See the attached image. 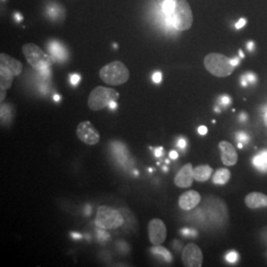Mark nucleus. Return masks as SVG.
Masks as SVG:
<instances>
[{
    "instance_id": "f257e3e1",
    "label": "nucleus",
    "mask_w": 267,
    "mask_h": 267,
    "mask_svg": "<svg viewBox=\"0 0 267 267\" xmlns=\"http://www.w3.org/2000/svg\"><path fill=\"white\" fill-rule=\"evenodd\" d=\"M100 78L109 85H121L128 81L130 72L128 67L119 60L104 65L99 71Z\"/></svg>"
},
{
    "instance_id": "f03ea898",
    "label": "nucleus",
    "mask_w": 267,
    "mask_h": 267,
    "mask_svg": "<svg viewBox=\"0 0 267 267\" xmlns=\"http://www.w3.org/2000/svg\"><path fill=\"white\" fill-rule=\"evenodd\" d=\"M174 9L167 21L178 31L188 30L193 24V13L187 0H174Z\"/></svg>"
},
{
    "instance_id": "7ed1b4c3",
    "label": "nucleus",
    "mask_w": 267,
    "mask_h": 267,
    "mask_svg": "<svg viewBox=\"0 0 267 267\" xmlns=\"http://www.w3.org/2000/svg\"><path fill=\"white\" fill-rule=\"evenodd\" d=\"M204 65L211 74L218 77L229 76L233 73L236 67L232 64L231 59L218 53H211L207 55L204 59Z\"/></svg>"
},
{
    "instance_id": "20e7f679",
    "label": "nucleus",
    "mask_w": 267,
    "mask_h": 267,
    "mask_svg": "<svg viewBox=\"0 0 267 267\" xmlns=\"http://www.w3.org/2000/svg\"><path fill=\"white\" fill-rule=\"evenodd\" d=\"M94 223L103 230H116L123 226L124 217L117 209L100 206L97 210Z\"/></svg>"
},
{
    "instance_id": "39448f33",
    "label": "nucleus",
    "mask_w": 267,
    "mask_h": 267,
    "mask_svg": "<svg viewBox=\"0 0 267 267\" xmlns=\"http://www.w3.org/2000/svg\"><path fill=\"white\" fill-rule=\"evenodd\" d=\"M22 52L28 63L36 70L42 71L48 69L53 63L52 57L46 54L40 47L33 43L25 44L22 47Z\"/></svg>"
},
{
    "instance_id": "423d86ee",
    "label": "nucleus",
    "mask_w": 267,
    "mask_h": 267,
    "mask_svg": "<svg viewBox=\"0 0 267 267\" xmlns=\"http://www.w3.org/2000/svg\"><path fill=\"white\" fill-rule=\"evenodd\" d=\"M118 99V91L115 89L97 86L89 94L88 107L93 111H100L108 107L112 101H117Z\"/></svg>"
},
{
    "instance_id": "0eeeda50",
    "label": "nucleus",
    "mask_w": 267,
    "mask_h": 267,
    "mask_svg": "<svg viewBox=\"0 0 267 267\" xmlns=\"http://www.w3.org/2000/svg\"><path fill=\"white\" fill-rule=\"evenodd\" d=\"M76 135L82 143L88 146H95L100 141L99 132L89 121H83L78 124L76 128Z\"/></svg>"
},
{
    "instance_id": "6e6552de",
    "label": "nucleus",
    "mask_w": 267,
    "mask_h": 267,
    "mask_svg": "<svg viewBox=\"0 0 267 267\" xmlns=\"http://www.w3.org/2000/svg\"><path fill=\"white\" fill-rule=\"evenodd\" d=\"M148 238L152 245H161L166 239V227L160 219H152L148 225Z\"/></svg>"
},
{
    "instance_id": "1a4fd4ad",
    "label": "nucleus",
    "mask_w": 267,
    "mask_h": 267,
    "mask_svg": "<svg viewBox=\"0 0 267 267\" xmlns=\"http://www.w3.org/2000/svg\"><path fill=\"white\" fill-rule=\"evenodd\" d=\"M182 261L185 266H202L203 253L201 248L195 243H188L182 251Z\"/></svg>"
},
{
    "instance_id": "9d476101",
    "label": "nucleus",
    "mask_w": 267,
    "mask_h": 267,
    "mask_svg": "<svg viewBox=\"0 0 267 267\" xmlns=\"http://www.w3.org/2000/svg\"><path fill=\"white\" fill-rule=\"evenodd\" d=\"M111 152L114 159L121 166H129L131 162V154L128 148L121 142L115 141L111 143Z\"/></svg>"
},
{
    "instance_id": "9b49d317",
    "label": "nucleus",
    "mask_w": 267,
    "mask_h": 267,
    "mask_svg": "<svg viewBox=\"0 0 267 267\" xmlns=\"http://www.w3.org/2000/svg\"><path fill=\"white\" fill-rule=\"evenodd\" d=\"M194 180V168L191 163H186L178 171L174 178V183L180 188L190 187Z\"/></svg>"
},
{
    "instance_id": "f8f14e48",
    "label": "nucleus",
    "mask_w": 267,
    "mask_h": 267,
    "mask_svg": "<svg viewBox=\"0 0 267 267\" xmlns=\"http://www.w3.org/2000/svg\"><path fill=\"white\" fill-rule=\"evenodd\" d=\"M219 148L221 149V158L222 162L227 166L235 165L237 162V152L234 146L226 141H223L219 144Z\"/></svg>"
},
{
    "instance_id": "ddd939ff",
    "label": "nucleus",
    "mask_w": 267,
    "mask_h": 267,
    "mask_svg": "<svg viewBox=\"0 0 267 267\" xmlns=\"http://www.w3.org/2000/svg\"><path fill=\"white\" fill-rule=\"evenodd\" d=\"M201 201V195L194 190L183 193L178 200V205L182 210L188 211L196 207Z\"/></svg>"
},
{
    "instance_id": "4468645a",
    "label": "nucleus",
    "mask_w": 267,
    "mask_h": 267,
    "mask_svg": "<svg viewBox=\"0 0 267 267\" xmlns=\"http://www.w3.org/2000/svg\"><path fill=\"white\" fill-rule=\"evenodd\" d=\"M0 66L2 67H5L7 68L8 70H10L14 76L16 75H19L22 71V68H23V65L22 63L10 56H8L7 54H4L2 53L0 55Z\"/></svg>"
},
{
    "instance_id": "2eb2a0df",
    "label": "nucleus",
    "mask_w": 267,
    "mask_h": 267,
    "mask_svg": "<svg viewBox=\"0 0 267 267\" xmlns=\"http://www.w3.org/2000/svg\"><path fill=\"white\" fill-rule=\"evenodd\" d=\"M244 202L250 209L267 207V195L260 192H252L245 197Z\"/></svg>"
},
{
    "instance_id": "dca6fc26",
    "label": "nucleus",
    "mask_w": 267,
    "mask_h": 267,
    "mask_svg": "<svg viewBox=\"0 0 267 267\" xmlns=\"http://www.w3.org/2000/svg\"><path fill=\"white\" fill-rule=\"evenodd\" d=\"M213 172V168L210 165H199L194 168V179L199 182L207 181L211 177Z\"/></svg>"
},
{
    "instance_id": "f3484780",
    "label": "nucleus",
    "mask_w": 267,
    "mask_h": 267,
    "mask_svg": "<svg viewBox=\"0 0 267 267\" xmlns=\"http://www.w3.org/2000/svg\"><path fill=\"white\" fill-rule=\"evenodd\" d=\"M14 74L5 67L0 66V87L1 89L10 88L12 86Z\"/></svg>"
},
{
    "instance_id": "a211bd4d",
    "label": "nucleus",
    "mask_w": 267,
    "mask_h": 267,
    "mask_svg": "<svg viewBox=\"0 0 267 267\" xmlns=\"http://www.w3.org/2000/svg\"><path fill=\"white\" fill-rule=\"evenodd\" d=\"M252 164L261 172H267V149L257 153L252 158Z\"/></svg>"
},
{
    "instance_id": "6ab92c4d",
    "label": "nucleus",
    "mask_w": 267,
    "mask_h": 267,
    "mask_svg": "<svg viewBox=\"0 0 267 267\" xmlns=\"http://www.w3.org/2000/svg\"><path fill=\"white\" fill-rule=\"evenodd\" d=\"M230 178H231V172L229 169L220 168L215 172L212 180H213V183L217 185H224L230 180Z\"/></svg>"
},
{
    "instance_id": "aec40b11",
    "label": "nucleus",
    "mask_w": 267,
    "mask_h": 267,
    "mask_svg": "<svg viewBox=\"0 0 267 267\" xmlns=\"http://www.w3.org/2000/svg\"><path fill=\"white\" fill-rule=\"evenodd\" d=\"M49 50L55 59L58 60L66 59V51L58 42H51Z\"/></svg>"
},
{
    "instance_id": "412c9836",
    "label": "nucleus",
    "mask_w": 267,
    "mask_h": 267,
    "mask_svg": "<svg viewBox=\"0 0 267 267\" xmlns=\"http://www.w3.org/2000/svg\"><path fill=\"white\" fill-rule=\"evenodd\" d=\"M151 252L156 254V255H159L161 256L165 261L167 262H170L172 261V256H171V253L163 246H160V245H153V247L151 248Z\"/></svg>"
},
{
    "instance_id": "4be33fe9",
    "label": "nucleus",
    "mask_w": 267,
    "mask_h": 267,
    "mask_svg": "<svg viewBox=\"0 0 267 267\" xmlns=\"http://www.w3.org/2000/svg\"><path fill=\"white\" fill-rule=\"evenodd\" d=\"M174 0H164L162 3V11L164 13V15L166 16V18L170 17V15L173 12L174 9Z\"/></svg>"
},
{
    "instance_id": "5701e85b",
    "label": "nucleus",
    "mask_w": 267,
    "mask_h": 267,
    "mask_svg": "<svg viewBox=\"0 0 267 267\" xmlns=\"http://www.w3.org/2000/svg\"><path fill=\"white\" fill-rule=\"evenodd\" d=\"M256 75L252 72H247L241 76V85L247 86L248 83H255L256 82Z\"/></svg>"
},
{
    "instance_id": "b1692460",
    "label": "nucleus",
    "mask_w": 267,
    "mask_h": 267,
    "mask_svg": "<svg viewBox=\"0 0 267 267\" xmlns=\"http://www.w3.org/2000/svg\"><path fill=\"white\" fill-rule=\"evenodd\" d=\"M237 140L239 143H242L243 145H246L249 142V137L244 132H238L237 133Z\"/></svg>"
},
{
    "instance_id": "393cba45",
    "label": "nucleus",
    "mask_w": 267,
    "mask_h": 267,
    "mask_svg": "<svg viewBox=\"0 0 267 267\" xmlns=\"http://www.w3.org/2000/svg\"><path fill=\"white\" fill-rule=\"evenodd\" d=\"M237 258H238V254H237V251H230L226 256L227 261H229L230 263L237 262Z\"/></svg>"
},
{
    "instance_id": "a878e982",
    "label": "nucleus",
    "mask_w": 267,
    "mask_h": 267,
    "mask_svg": "<svg viewBox=\"0 0 267 267\" xmlns=\"http://www.w3.org/2000/svg\"><path fill=\"white\" fill-rule=\"evenodd\" d=\"M231 103V98L227 95H224L220 98V104L223 106H228Z\"/></svg>"
},
{
    "instance_id": "bb28decb",
    "label": "nucleus",
    "mask_w": 267,
    "mask_h": 267,
    "mask_svg": "<svg viewBox=\"0 0 267 267\" xmlns=\"http://www.w3.org/2000/svg\"><path fill=\"white\" fill-rule=\"evenodd\" d=\"M69 78H70V82H71V84H73V85H76V84L79 82V80H80V76H79L78 74H76V73L71 74Z\"/></svg>"
},
{
    "instance_id": "cd10ccee",
    "label": "nucleus",
    "mask_w": 267,
    "mask_h": 267,
    "mask_svg": "<svg viewBox=\"0 0 267 267\" xmlns=\"http://www.w3.org/2000/svg\"><path fill=\"white\" fill-rule=\"evenodd\" d=\"M161 78H162V74L160 72H155L152 76V79L155 83H159L161 81Z\"/></svg>"
},
{
    "instance_id": "c85d7f7f",
    "label": "nucleus",
    "mask_w": 267,
    "mask_h": 267,
    "mask_svg": "<svg viewBox=\"0 0 267 267\" xmlns=\"http://www.w3.org/2000/svg\"><path fill=\"white\" fill-rule=\"evenodd\" d=\"M245 23H246V20H245L244 18H240V19L238 20V22L236 24V29H240V28H242V27L245 25Z\"/></svg>"
},
{
    "instance_id": "c756f323",
    "label": "nucleus",
    "mask_w": 267,
    "mask_h": 267,
    "mask_svg": "<svg viewBox=\"0 0 267 267\" xmlns=\"http://www.w3.org/2000/svg\"><path fill=\"white\" fill-rule=\"evenodd\" d=\"M182 234L185 235V236H189V235H191V236H196V235H197V234L195 233V231H190V230H188V229H184V230H182Z\"/></svg>"
},
{
    "instance_id": "7c9ffc66",
    "label": "nucleus",
    "mask_w": 267,
    "mask_h": 267,
    "mask_svg": "<svg viewBox=\"0 0 267 267\" xmlns=\"http://www.w3.org/2000/svg\"><path fill=\"white\" fill-rule=\"evenodd\" d=\"M207 127H205V126H200V127H199V129H198V133H199L200 135H202V136L206 135V134H207Z\"/></svg>"
},
{
    "instance_id": "2f4dec72",
    "label": "nucleus",
    "mask_w": 267,
    "mask_h": 267,
    "mask_svg": "<svg viewBox=\"0 0 267 267\" xmlns=\"http://www.w3.org/2000/svg\"><path fill=\"white\" fill-rule=\"evenodd\" d=\"M162 151H163V148H161V147L155 148V149H154V154H155V156H157V157L161 156V155H162Z\"/></svg>"
},
{
    "instance_id": "473e14b6",
    "label": "nucleus",
    "mask_w": 267,
    "mask_h": 267,
    "mask_svg": "<svg viewBox=\"0 0 267 267\" xmlns=\"http://www.w3.org/2000/svg\"><path fill=\"white\" fill-rule=\"evenodd\" d=\"M178 147L181 148H184L186 147V140L185 139H179L178 141Z\"/></svg>"
},
{
    "instance_id": "72a5a7b5",
    "label": "nucleus",
    "mask_w": 267,
    "mask_h": 267,
    "mask_svg": "<svg viewBox=\"0 0 267 267\" xmlns=\"http://www.w3.org/2000/svg\"><path fill=\"white\" fill-rule=\"evenodd\" d=\"M169 156H170V158H172V159H176L178 157V152H176L175 150H172V151H170Z\"/></svg>"
},
{
    "instance_id": "f704fd0d",
    "label": "nucleus",
    "mask_w": 267,
    "mask_h": 267,
    "mask_svg": "<svg viewBox=\"0 0 267 267\" xmlns=\"http://www.w3.org/2000/svg\"><path fill=\"white\" fill-rule=\"evenodd\" d=\"M0 91H1V97H0V101H1V102H3V100H4V98H5V95H6V90H5V89H1Z\"/></svg>"
},
{
    "instance_id": "c9c22d12",
    "label": "nucleus",
    "mask_w": 267,
    "mask_h": 267,
    "mask_svg": "<svg viewBox=\"0 0 267 267\" xmlns=\"http://www.w3.org/2000/svg\"><path fill=\"white\" fill-rule=\"evenodd\" d=\"M231 61H232V64L234 66H237V64L239 63V58H234V59H231Z\"/></svg>"
},
{
    "instance_id": "e433bc0d",
    "label": "nucleus",
    "mask_w": 267,
    "mask_h": 267,
    "mask_svg": "<svg viewBox=\"0 0 267 267\" xmlns=\"http://www.w3.org/2000/svg\"><path fill=\"white\" fill-rule=\"evenodd\" d=\"M108 107L111 108V109H115V108L117 107V103H116V101H112V102L109 104Z\"/></svg>"
},
{
    "instance_id": "4c0bfd02",
    "label": "nucleus",
    "mask_w": 267,
    "mask_h": 267,
    "mask_svg": "<svg viewBox=\"0 0 267 267\" xmlns=\"http://www.w3.org/2000/svg\"><path fill=\"white\" fill-rule=\"evenodd\" d=\"M246 118H247V116H246V114H245V113H241V114H240V116H239V120H240L241 122H244V121H246Z\"/></svg>"
},
{
    "instance_id": "58836bf2",
    "label": "nucleus",
    "mask_w": 267,
    "mask_h": 267,
    "mask_svg": "<svg viewBox=\"0 0 267 267\" xmlns=\"http://www.w3.org/2000/svg\"><path fill=\"white\" fill-rule=\"evenodd\" d=\"M247 49H248V51H252L253 50V43L252 42L247 43Z\"/></svg>"
},
{
    "instance_id": "ea45409f",
    "label": "nucleus",
    "mask_w": 267,
    "mask_h": 267,
    "mask_svg": "<svg viewBox=\"0 0 267 267\" xmlns=\"http://www.w3.org/2000/svg\"><path fill=\"white\" fill-rule=\"evenodd\" d=\"M262 237H263V239L267 242V230L262 234Z\"/></svg>"
},
{
    "instance_id": "a19ab883",
    "label": "nucleus",
    "mask_w": 267,
    "mask_h": 267,
    "mask_svg": "<svg viewBox=\"0 0 267 267\" xmlns=\"http://www.w3.org/2000/svg\"><path fill=\"white\" fill-rule=\"evenodd\" d=\"M238 53H239V58H241V59H242V58H244V54L242 53V51H241V50H239V52H238Z\"/></svg>"
},
{
    "instance_id": "79ce46f5",
    "label": "nucleus",
    "mask_w": 267,
    "mask_h": 267,
    "mask_svg": "<svg viewBox=\"0 0 267 267\" xmlns=\"http://www.w3.org/2000/svg\"><path fill=\"white\" fill-rule=\"evenodd\" d=\"M264 124H265V126L267 127V112L266 113H264Z\"/></svg>"
},
{
    "instance_id": "37998d69",
    "label": "nucleus",
    "mask_w": 267,
    "mask_h": 267,
    "mask_svg": "<svg viewBox=\"0 0 267 267\" xmlns=\"http://www.w3.org/2000/svg\"><path fill=\"white\" fill-rule=\"evenodd\" d=\"M242 147H243V144H242V143H238V144H237V148H242Z\"/></svg>"
},
{
    "instance_id": "c03bdc74",
    "label": "nucleus",
    "mask_w": 267,
    "mask_h": 267,
    "mask_svg": "<svg viewBox=\"0 0 267 267\" xmlns=\"http://www.w3.org/2000/svg\"><path fill=\"white\" fill-rule=\"evenodd\" d=\"M55 100H56V101H59V96H58V95H55Z\"/></svg>"
},
{
    "instance_id": "a18cd8bd",
    "label": "nucleus",
    "mask_w": 267,
    "mask_h": 267,
    "mask_svg": "<svg viewBox=\"0 0 267 267\" xmlns=\"http://www.w3.org/2000/svg\"><path fill=\"white\" fill-rule=\"evenodd\" d=\"M73 237H79V238H80V236H79V235H76V234H74V235H73Z\"/></svg>"
}]
</instances>
